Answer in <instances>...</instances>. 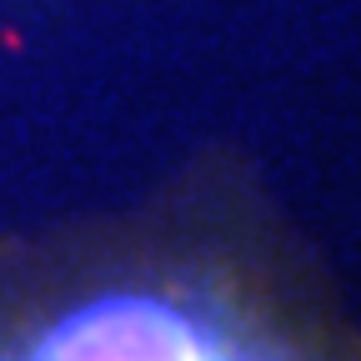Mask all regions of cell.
Wrapping results in <instances>:
<instances>
[{
    "label": "cell",
    "mask_w": 361,
    "mask_h": 361,
    "mask_svg": "<svg viewBox=\"0 0 361 361\" xmlns=\"http://www.w3.org/2000/svg\"><path fill=\"white\" fill-rule=\"evenodd\" d=\"M16 361H271V356L231 336L216 316L196 306L151 291H126L71 311L45 336H35Z\"/></svg>",
    "instance_id": "6da1fadb"
}]
</instances>
